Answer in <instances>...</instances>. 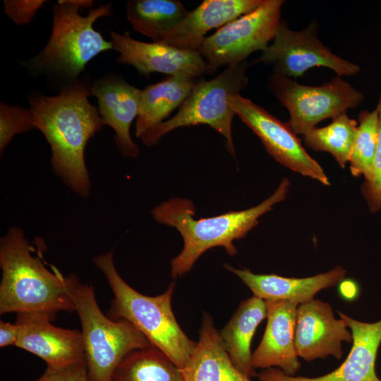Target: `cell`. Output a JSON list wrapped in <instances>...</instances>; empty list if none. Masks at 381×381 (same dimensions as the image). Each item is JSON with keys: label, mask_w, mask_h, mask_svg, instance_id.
Returning a JSON list of instances; mask_svg holds the SVG:
<instances>
[{"label": "cell", "mask_w": 381, "mask_h": 381, "mask_svg": "<svg viewBox=\"0 0 381 381\" xmlns=\"http://www.w3.org/2000/svg\"><path fill=\"white\" fill-rule=\"evenodd\" d=\"M91 85L75 80L54 96L36 95L29 99L35 128L49 143L54 174L82 198L90 193L91 183L85 161L88 140L105 125L88 96Z\"/></svg>", "instance_id": "cell-1"}, {"label": "cell", "mask_w": 381, "mask_h": 381, "mask_svg": "<svg viewBox=\"0 0 381 381\" xmlns=\"http://www.w3.org/2000/svg\"><path fill=\"white\" fill-rule=\"evenodd\" d=\"M0 314L46 313L53 319L58 312L75 307L66 277L54 265L51 270L18 226L10 227L0 240Z\"/></svg>", "instance_id": "cell-2"}, {"label": "cell", "mask_w": 381, "mask_h": 381, "mask_svg": "<svg viewBox=\"0 0 381 381\" xmlns=\"http://www.w3.org/2000/svg\"><path fill=\"white\" fill-rule=\"evenodd\" d=\"M289 187V180L284 178L274 193L259 205L207 218L195 219V206L186 198H174L155 206L151 212L154 219L176 228L183 241L182 250L171 260L172 278L190 271L200 256L212 248L221 246L228 255L236 254L234 241L245 237L258 224L262 215L283 201Z\"/></svg>", "instance_id": "cell-3"}, {"label": "cell", "mask_w": 381, "mask_h": 381, "mask_svg": "<svg viewBox=\"0 0 381 381\" xmlns=\"http://www.w3.org/2000/svg\"><path fill=\"white\" fill-rule=\"evenodd\" d=\"M95 265L104 274L114 298L107 316L125 319L132 323L179 368L183 367L196 342L192 341L179 325L171 308L174 283L162 294L148 296L135 290L119 275L111 250L94 258Z\"/></svg>", "instance_id": "cell-4"}, {"label": "cell", "mask_w": 381, "mask_h": 381, "mask_svg": "<svg viewBox=\"0 0 381 381\" xmlns=\"http://www.w3.org/2000/svg\"><path fill=\"white\" fill-rule=\"evenodd\" d=\"M92 3L90 0L58 1L53 6L50 38L25 66L36 73L52 74L72 83L90 60L112 49L111 41L106 40L93 27L98 18L111 15V5L91 8L86 16L78 13L80 8L91 7Z\"/></svg>", "instance_id": "cell-5"}, {"label": "cell", "mask_w": 381, "mask_h": 381, "mask_svg": "<svg viewBox=\"0 0 381 381\" xmlns=\"http://www.w3.org/2000/svg\"><path fill=\"white\" fill-rule=\"evenodd\" d=\"M67 287L82 326V339L90 381H111L121 361L134 350L152 345L145 336L125 319L104 315L92 286L75 274L66 277Z\"/></svg>", "instance_id": "cell-6"}, {"label": "cell", "mask_w": 381, "mask_h": 381, "mask_svg": "<svg viewBox=\"0 0 381 381\" xmlns=\"http://www.w3.org/2000/svg\"><path fill=\"white\" fill-rule=\"evenodd\" d=\"M248 60L228 66L224 71L209 80H200L179 107L178 112L141 138L147 146H153L164 135L181 127L206 124L226 138L229 152L235 156L231 135L232 120L236 114L231 99L240 95L248 84Z\"/></svg>", "instance_id": "cell-7"}, {"label": "cell", "mask_w": 381, "mask_h": 381, "mask_svg": "<svg viewBox=\"0 0 381 381\" xmlns=\"http://www.w3.org/2000/svg\"><path fill=\"white\" fill-rule=\"evenodd\" d=\"M267 86L289 111L286 123L296 135H303L320 121L358 107L364 99L361 92L339 76L312 86L272 73Z\"/></svg>", "instance_id": "cell-8"}, {"label": "cell", "mask_w": 381, "mask_h": 381, "mask_svg": "<svg viewBox=\"0 0 381 381\" xmlns=\"http://www.w3.org/2000/svg\"><path fill=\"white\" fill-rule=\"evenodd\" d=\"M284 3V0H264L256 9L207 37L198 51L207 73H214L223 66L246 61L254 52L265 50L274 38Z\"/></svg>", "instance_id": "cell-9"}, {"label": "cell", "mask_w": 381, "mask_h": 381, "mask_svg": "<svg viewBox=\"0 0 381 381\" xmlns=\"http://www.w3.org/2000/svg\"><path fill=\"white\" fill-rule=\"evenodd\" d=\"M318 22L312 20L301 30H291L282 19L272 43L255 62L272 66L273 73L296 78L313 67H325L337 76H352L360 67L336 54L318 39Z\"/></svg>", "instance_id": "cell-10"}, {"label": "cell", "mask_w": 381, "mask_h": 381, "mask_svg": "<svg viewBox=\"0 0 381 381\" xmlns=\"http://www.w3.org/2000/svg\"><path fill=\"white\" fill-rule=\"evenodd\" d=\"M236 114L261 140L278 162L296 173L329 186L320 164L306 151L301 140L286 123L241 95L231 99Z\"/></svg>", "instance_id": "cell-11"}, {"label": "cell", "mask_w": 381, "mask_h": 381, "mask_svg": "<svg viewBox=\"0 0 381 381\" xmlns=\"http://www.w3.org/2000/svg\"><path fill=\"white\" fill-rule=\"evenodd\" d=\"M113 49L119 53L116 61L131 65L140 75L152 73L169 76L198 79L207 73L206 64L199 51L179 49L159 42H144L132 38L128 32L111 31Z\"/></svg>", "instance_id": "cell-12"}, {"label": "cell", "mask_w": 381, "mask_h": 381, "mask_svg": "<svg viewBox=\"0 0 381 381\" xmlns=\"http://www.w3.org/2000/svg\"><path fill=\"white\" fill-rule=\"evenodd\" d=\"M338 313L350 329L353 341L350 353L337 369L322 376L308 377L287 375L279 368H270L258 375V381H381L375 371L381 344V319L365 322Z\"/></svg>", "instance_id": "cell-13"}, {"label": "cell", "mask_w": 381, "mask_h": 381, "mask_svg": "<svg viewBox=\"0 0 381 381\" xmlns=\"http://www.w3.org/2000/svg\"><path fill=\"white\" fill-rule=\"evenodd\" d=\"M352 341L348 325L334 317L329 303L313 298L298 306L295 346L299 358L306 361L329 356L341 359L342 343Z\"/></svg>", "instance_id": "cell-14"}, {"label": "cell", "mask_w": 381, "mask_h": 381, "mask_svg": "<svg viewBox=\"0 0 381 381\" xmlns=\"http://www.w3.org/2000/svg\"><path fill=\"white\" fill-rule=\"evenodd\" d=\"M16 346L42 358L47 367L61 368L85 361L81 332L53 325L46 313L17 314Z\"/></svg>", "instance_id": "cell-15"}, {"label": "cell", "mask_w": 381, "mask_h": 381, "mask_svg": "<svg viewBox=\"0 0 381 381\" xmlns=\"http://www.w3.org/2000/svg\"><path fill=\"white\" fill-rule=\"evenodd\" d=\"M267 325L262 340L253 353L252 366L277 368L294 376L301 368L295 346L296 312L298 304L288 301H266Z\"/></svg>", "instance_id": "cell-16"}, {"label": "cell", "mask_w": 381, "mask_h": 381, "mask_svg": "<svg viewBox=\"0 0 381 381\" xmlns=\"http://www.w3.org/2000/svg\"><path fill=\"white\" fill-rule=\"evenodd\" d=\"M91 92L97 99L104 124L114 131V139L120 153L127 157H138L140 149L131 137L130 128L139 114L142 90L111 77L95 81Z\"/></svg>", "instance_id": "cell-17"}, {"label": "cell", "mask_w": 381, "mask_h": 381, "mask_svg": "<svg viewBox=\"0 0 381 381\" xmlns=\"http://www.w3.org/2000/svg\"><path fill=\"white\" fill-rule=\"evenodd\" d=\"M253 292L265 301H288L301 304L321 290L333 287L345 277L346 271L337 266L324 273L304 278L284 277L274 274H255L248 269H238L225 264Z\"/></svg>", "instance_id": "cell-18"}, {"label": "cell", "mask_w": 381, "mask_h": 381, "mask_svg": "<svg viewBox=\"0 0 381 381\" xmlns=\"http://www.w3.org/2000/svg\"><path fill=\"white\" fill-rule=\"evenodd\" d=\"M264 0H205L160 42L179 49L198 51L213 28L227 23L259 7Z\"/></svg>", "instance_id": "cell-19"}, {"label": "cell", "mask_w": 381, "mask_h": 381, "mask_svg": "<svg viewBox=\"0 0 381 381\" xmlns=\"http://www.w3.org/2000/svg\"><path fill=\"white\" fill-rule=\"evenodd\" d=\"M180 369L184 381H246L248 379L232 363L212 318L207 313L202 316L198 341L188 360Z\"/></svg>", "instance_id": "cell-20"}, {"label": "cell", "mask_w": 381, "mask_h": 381, "mask_svg": "<svg viewBox=\"0 0 381 381\" xmlns=\"http://www.w3.org/2000/svg\"><path fill=\"white\" fill-rule=\"evenodd\" d=\"M267 303L253 296L243 300L219 332L223 345L236 369L245 377L255 376L250 344L256 329L267 318Z\"/></svg>", "instance_id": "cell-21"}, {"label": "cell", "mask_w": 381, "mask_h": 381, "mask_svg": "<svg viewBox=\"0 0 381 381\" xmlns=\"http://www.w3.org/2000/svg\"><path fill=\"white\" fill-rule=\"evenodd\" d=\"M199 79L169 75L142 90L135 136L144 134L163 122L173 110L180 107Z\"/></svg>", "instance_id": "cell-22"}, {"label": "cell", "mask_w": 381, "mask_h": 381, "mask_svg": "<svg viewBox=\"0 0 381 381\" xmlns=\"http://www.w3.org/2000/svg\"><path fill=\"white\" fill-rule=\"evenodd\" d=\"M126 11L135 31L159 43L188 13L176 0H131L127 2Z\"/></svg>", "instance_id": "cell-23"}, {"label": "cell", "mask_w": 381, "mask_h": 381, "mask_svg": "<svg viewBox=\"0 0 381 381\" xmlns=\"http://www.w3.org/2000/svg\"><path fill=\"white\" fill-rule=\"evenodd\" d=\"M111 381H184L181 369L162 351L150 345L128 353Z\"/></svg>", "instance_id": "cell-24"}, {"label": "cell", "mask_w": 381, "mask_h": 381, "mask_svg": "<svg viewBox=\"0 0 381 381\" xmlns=\"http://www.w3.org/2000/svg\"><path fill=\"white\" fill-rule=\"evenodd\" d=\"M357 126L358 121L344 113L332 119L326 126L310 130L303 138L307 147L315 151L329 152L344 169L349 162Z\"/></svg>", "instance_id": "cell-25"}, {"label": "cell", "mask_w": 381, "mask_h": 381, "mask_svg": "<svg viewBox=\"0 0 381 381\" xmlns=\"http://www.w3.org/2000/svg\"><path fill=\"white\" fill-rule=\"evenodd\" d=\"M358 126L349 158L351 174L367 177L371 171L379 138V116L376 109L363 110L358 118Z\"/></svg>", "instance_id": "cell-26"}, {"label": "cell", "mask_w": 381, "mask_h": 381, "mask_svg": "<svg viewBox=\"0 0 381 381\" xmlns=\"http://www.w3.org/2000/svg\"><path fill=\"white\" fill-rule=\"evenodd\" d=\"M35 128L30 109L1 102L0 105V152H4L13 138Z\"/></svg>", "instance_id": "cell-27"}, {"label": "cell", "mask_w": 381, "mask_h": 381, "mask_svg": "<svg viewBox=\"0 0 381 381\" xmlns=\"http://www.w3.org/2000/svg\"><path fill=\"white\" fill-rule=\"evenodd\" d=\"M376 109L379 116L377 147L371 171L367 177L364 178L361 186V193L372 213L381 210V92Z\"/></svg>", "instance_id": "cell-28"}, {"label": "cell", "mask_w": 381, "mask_h": 381, "mask_svg": "<svg viewBox=\"0 0 381 381\" xmlns=\"http://www.w3.org/2000/svg\"><path fill=\"white\" fill-rule=\"evenodd\" d=\"M44 0H4L6 14L18 25L31 21L46 3Z\"/></svg>", "instance_id": "cell-29"}, {"label": "cell", "mask_w": 381, "mask_h": 381, "mask_svg": "<svg viewBox=\"0 0 381 381\" xmlns=\"http://www.w3.org/2000/svg\"><path fill=\"white\" fill-rule=\"evenodd\" d=\"M34 381H90L85 361L61 368L47 367L44 373Z\"/></svg>", "instance_id": "cell-30"}, {"label": "cell", "mask_w": 381, "mask_h": 381, "mask_svg": "<svg viewBox=\"0 0 381 381\" xmlns=\"http://www.w3.org/2000/svg\"><path fill=\"white\" fill-rule=\"evenodd\" d=\"M19 335V326L16 322L12 324L1 320L0 322V347L15 346Z\"/></svg>", "instance_id": "cell-31"}, {"label": "cell", "mask_w": 381, "mask_h": 381, "mask_svg": "<svg viewBox=\"0 0 381 381\" xmlns=\"http://www.w3.org/2000/svg\"><path fill=\"white\" fill-rule=\"evenodd\" d=\"M246 381H250V379H248H248H246Z\"/></svg>", "instance_id": "cell-32"}]
</instances>
